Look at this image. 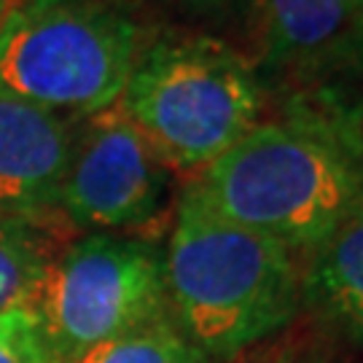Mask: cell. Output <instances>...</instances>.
I'll return each instance as SVG.
<instances>
[{"instance_id": "obj_1", "label": "cell", "mask_w": 363, "mask_h": 363, "mask_svg": "<svg viewBox=\"0 0 363 363\" xmlns=\"http://www.w3.org/2000/svg\"><path fill=\"white\" fill-rule=\"evenodd\" d=\"M189 189L220 218L315 253L363 199V159L320 124L259 121Z\"/></svg>"}, {"instance_id": "obj_2", "label": "cell", "mask_w": 363, "mask_h": 363, "mask_svg": "<svg viewBox=\"0 0 363 363\" xmlns=\"http://www.w3.org/2000/svg\"><path fill=\"white\" fill-rule=\"evenodd\" d=\"M298 253L208 210L186 186L164 250L172 320L208 358H232L296 315Z\"/></svg>"}, {"instance_id": "obj_3", "label": "cell", "mask_w": 363, "mask_h": 363, "mask_svg": "<svg viewBox=\"0 0 363 363\" xmlns=\"http://www.w3.org/2000/svg\"><path fill=\"white\" fill-rule=\"evenodd\" d=\"M169 169L202 172L259 124L256 65L210 35H159L118 97Z\"/></svg>"}, {"instance_id": "obj_4", "label": "cell", "mask_w": 363, "mask_h": 363, "mask_svg": "<svg viewBox=\"0 0 363 363\" xmlns=\"http://www.w3.org/2000/svg\"><path fill=\"white\" fill-rule=\"evenodd\" d=\"M151 40L130 0H33L0 27V91L94 116L118 103Z\"/></svg>"}, {"instance_id": "obj_5", "label": "cell", "mask_w": 363, "mask_h": 363, "mask_svg": "<svg viewBox=\"0 0 363 363\" xmlns=\"http://www.w3.org/2000/svg\"><path fill=\"white\" fill-rule=\"evenodd\" d=\"M33 310L54 361H73L172 315L164 253L138 237L84 234L54 256Z\"/></svg>"}, {"instance_id": "obj_6", "label": "cell", "mask_w": 363, "mask_h": 363, "mask_svg": "<svg viewBox=\"0 0 363 363\" xmlns=\"http://www.w3.org/2000/svg\"><path fill=\"white\" fill-rule=\"evenodd\" d=\"M84 121L60 189L67 223L91 234H116L154 220L172 169L118 103Z\"/></svg>"}, {"instance_id": "obj_7", "label": "cell", "mask_w": 363, "mask_h": 363, "mask_svg": "<svg viewBox=\"0 0 363 363\" xmlns=\"http://www.w3.org/2000/svg\"><path fill=\"white\" fill-rule=\"evenodd\" d=\"M76 135L60 113L0 91V213L60 210Z\"/></svg>"}, {"instance_id": "obj_8", "label": "cell", "mask_w": 363, "mask_h": 363, "mask_svg": "<svg viewBox=\"0 0 363 363\" xmlns=\"http://www.w3.org/2000/svg\"><path fill=\"white\" fill-rule=\"evenodd\" d=\"M259 62L307 70L339 57L352 40L350 0H242Z\"/></svg>"}, {"instance_id": "obj_9", "label": "cell", "mask_w": 363, "mask_h": 363, "mask_svg": "<svg viewBox=\"0 0 363 363\" xmlns=\"http://www.w3.org/2000/svg\"><path fill=\"white\" fill-rule=\"evenodd\" d=\"M301 288L334 323L363 342V199L312 253Z\"/></svg>"}, {"instance_id": "obj_10", "label": "cell", "mask_w": 363, "mask_h": 363, "mask_svg": "<svg viewBox=\"0 0 363 363\" xmlns=\"http://www.w3.org/2000/svg\"><path fill=\"white\" fill-rule=\"evenodd\" d=\"M65 226L70 223L62 210L40 216L0 213V315L33 307L49 264L67 245Z\"/></svg>"}, {"instance_id": "obj_11", "label": "cell", "mask_w": 363, "mask_h": 363, "mask_svg": "<svg viewBox=\"0 0 363 363\" xmlns=\"http://www.w3.org/2000/svg\"><path fill=\"white\" fill-rule=\"evenodd\" d=\"M67 363H210V358L186 339L172 315H167L124 337L103 342Z\"/></svg>"}, {"instance_id": "obj_12", "label": "cell", "mask_w": 363, "mask_h": 363, "mask_svg": "<svg viewBox=\"0 0 363 363\" xmlns=\"http://www.w3.org/2000/svg\"><path fill=\"white\" fill-rule=\"evenodd\" d=\"M0 363H57L33 307L0 315Z\"/></svg>"}, {"instance_id": "obj_13", "label": "cell", "mask_w": 363, "mask_h": 363, "mask_svg": "<svg viewBox=\"0 0 363 363\" xmlns=\"http://www.w3.org/2000/svg\"><path fill=\"white\" fill-rule=\"evenodd\" d=\"M350 27L352 40L363 43V0H350Z\"/></svg>"}, {"instance_id": "obj_14", "label": "cell", "mask_w": 363, "mask_h": 363, "mask_svg": "<svg viewBox=\"0 0 363 363\" xmlns=\"http://www.w3.org/2000/svg\"><path fill=\"white\" fill-rule=\"evenodd\" d=\"M339 57H352V65H355V70L363 76V43L350 40V43H347V49L339 54Z\"/></svg>"}, {"instance_id": "obj_15", "label": "cell", "mask_w": 363, "mask_h": 363, "mask_svg": "<svg viewBox=\"0 0 363 363\" xmlns=\"http://www.w3.org/2000/svg\"><path fill=\"white\" fill-rule=\"evenodd\" d=\"M11 0H0V27L6 25V19H9V13H11Z\"/></svg>"}, {"instance_id": "obj_16", "label": "cell", "mask_w": 363, "mask_h": 363, "mask_svg": "<svg viewBox=\"0 0 363 363\" xmlns=\"http://www.w3.org/2000/svg\"><path fill=\"white\" fill-rule=\"evenodd\" d=\"M196 3H213V0H196Z\"/></svg>"}, {"instance_id": "obj_17", "label": "cell", "mask_w": 363, "mask_h": 363, "mask_svg": "<svg viewBox=\"0 0 363 363\" xmlns=\"http://www.w3.org/2000/svg\"><path fill=\"white\" fill-rule=\"evenodd\" d=\"M361 127H363V108H361Z\"/></svg>"}]
</instances>
